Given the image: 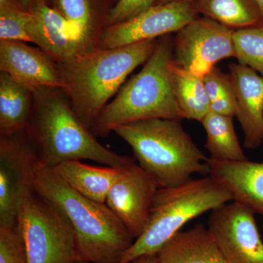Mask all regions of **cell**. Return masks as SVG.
<instances>
[{
  "label": "cell",
  "instance_id": "7402d4cb",
  "mask_svg": "<svg viewBox=\"0 0 263 263\" xmlns=\"http://www.w3.org/2000/svg\"><path fill=\"white\" fill-rule=\"evenodd\" d=\"M199 15L236 29L262 25L263 15L255 0H195Z\"/></svg>",
  "mask_w": 263,
  "mask_h": 263
},
{
  "label": "cell",
  "instance_id": "52a82bcc",
  "mask_svg": "<svg viewBox=\"0 0 263 263\" xmlns=\"http://www.w3.org/2000/svg\"><path fill=\"white\" fill-rule=\"evenodd\" d=\"M17 228L28 263H73L77 261L73 232L61 213L36 193L24 198Z\"/></svg>",
  "mask_w": 263,
  "mask_h": 263
},
{
  "label": "cell",
  "instance_id": "ac0fdd59",
  "mask_svg": "<svg viewBox=\"0 0 263 263\" xmlns=\"http://www.w3.org/2000/svg\"><path fill=\"white\" fill-rule=\"evenodd\" d=\"M157 256L158 263H227L212 233L202 224L178 232Z\"/></svg>",
  "mask_w": 263,
  "mask_h": 263
},
{
  "label": "cell",
  "instance_id": "484cf974",
  "mask_svg": "<svg viewBox=\"0 0 263 263\" xmlns=\"http://www.w3.org/2000/svg\"><path fill=\"white\" fill-rule=\"evenodd\" d=\"M31 16L18 0H0V41L31 43L27 32Z\"/></svg>",
  "mask_w": 263,
  "mask_h": 263
},
{
  "label": "cell",
  "instance_id": "603a6c76",
  "mask_svg": "<svg viewBox=\"0 0 263 263\" xmlns=\"http://www.w3.org/2000/svg\"><path fill=\"white\" fill-rule=\"evenodd\" d=\"M233 119L210 110L200 122L206 133L205 148L213 160L221 162L248 160L235 133Z\"/></svg>",
  "mask_w": 263,
  "mask_h": 263
},
{
  "label": "cell",
  "instance_id": "ffe728a7",
  "mask_svg": "<svg viewBox=\"0 0 263 263\" xmlns=\"http://www.w3.org/2000/svg\"><path fill=\"white\" fill-rule=\"evenodd\" d=\"M34 105L32 90L0 71V135L26 131Z\"/></svg>",
  "mask_w": 263,
  "mask_h": 263
},
{
  "label": "cell",
  "instance_id": "d6986e66",
  "mask_svg": "<svg viewBox=\"0 0 263 263\" xmlns=\"http://www.w3.org/2000/svg\"><path fill=\"white\" fill-rule=\"evenodd\" d=\"M122 168L91 165L81 160L67 161L53 167L59 176L75 191L101 203L106 202L109 191Z\"/></svg>",
  "mask_w": 263,
  "mask_h": 263
},
{
  "label": "cell",
  "instance_id": "836d02e7",
  "mask_svg": "<svg viewBox=\"0 0 263 263\" xmlns=\"http://www.w3.org/2000/svg\"><path fill=\"white\" fill-rule=\"evenodd\" d=\"M262 143H263V141H262Z\"/></svg>",
  "mask_w": 263,
  "mask_h": 263
},
{
  "label": "cell",
  "instance_id": "9a60e30c",
  "mask_svg": "<svg viewBox=\"0 0 263 263\" xmlns=\"http://www.w3.org/2000/svg\"><path fill=\"white\" fill-rule=\"evenodd\" d=\"M229 70L237 100L236 117L245 133V146L254 149L263 141V77L240 64H230Z\"/></svg>",
  "mask_w": 263,
  "mask_h": 263
},
{
  "label": "cell",
  "instance_id": "cb8c5ba5",
  "mask_svg": "<svg viewBox=\"0 0 263 263\" xmlns=\"http://www.w3.org/2000/svg\"><path fill=\"white\" fill-rule=\"evenodd\" d=\"M203 80L210 100V110L227 117H236V97L229 74L214 67L203 76Z\"/></svg>",
  "mask_w": 263,
  "mask_h": 263
},
{
  "label": "cell",
  "instance_id": "4fadbf2b",
  "mask_svg": "<svg viewBox=\"0 0 263 263\" xmlns=\"http://www.w3.org/2000/svg\"><path fill=\"white\" fill-rule=\"evenodd\" d=\"M0 71L33 91L64 88L60 64L41 48L23 41H0Z\"/></svg>",
  "mask_w": 263,
  "mask_h": 263
},
{
  "label": "cell",
  "instance_id": "8992f818",
  "mask_svg": "<svg viewBox=\"0 0 263 263\" xmlns=\"http://www.w3.org/2000/svg\"><path fill=\"white\" fill-rule=\"evenodd\" d=\"M232 201L229 192L209 175L180 186L159 188L143 233L133 242L120 263H131L147 254H157L185 224Z\"/></svg>",
  "mask_w": 263,
  "mask_h": 263
},
{
  "label": "cell",
  "instance_id": "44dd1931",
  "mask_svg": "<svg viewBox=\"0 0 263 263\" xmlns=\"http://www.w3.org/2000/svg\"><path fill=\"white\" fill-rule=\"evenodd\" d=\"M170 77L175 98L185 119L201 122L210 111V100L203 77L178 67L173 60Z\"/></svg>",
  "mask_w": 263,
  "mask_h": 263
},
{
  "label": "cell",
  "instance_id": "277c9868",
  "mask_svg": "<svg viewBox=\"0 0 263 263\" xmlns=\"http://www.w3.org/2000/svg\"><path fill=\"white\" fill-rule=\"evenodd\" d=\"M113 132L133 149L138 164L160 188L175 187L192 180L193 174H209L204 155L183 129L181 121L152 119L114 128Z\"/></svg>",
  "mask_w": 263,
  "mask_h": 263
},
{
  "label": "cell",
  "instance_id": "e0dca14e",
  "mask_svg": "<svg viewBox=\"0 0 263 263\" xmlns=\"http://www.w3.org/2000/svg\"><path fill=\"white\" fill-rule=\"evenodd\" d=\"M209 175L228 190L232 201L263 216V162H221L208 159Z\"/></svg>",
  "mask_w": 263,
  "mask_h": 263
},
{
  "label": "cell",
  "instance_id": "f1b7e54d",
  "mask_svg": "<svg viewBox=\"0 0 263 263\" xmlns=\"http://www.w3.org/2000/svg\"><path fill=\"white\" fill-rule=\"evenodd\" d=\"M131 263H158L157 254H147L134 259Z\"/></svg>",
  "mask_w": 263,
  "mask_h": 263
},
{
  "label": "cell",
  "instance_id": "f546056e",
  "mask_svg": "<svg viewBox=\"0 0 263 263\" xmlns=\"http://www.w3.org/2000/svg\"><path fill=\"white\" fill-rule=\"evenodd\" d=\"M21 4L23 5L26 9L30 11L31 9L33 8L35 3H37L38 0H18Z\"/></svg>",
  "mask_w": 263,
  "mask_h": 263
},
{
  "label": "cell",
  "instance_id": "9c48e42d",
  "mask_svg": "<svg viewBox=\"0 0 263 263\" xmlns=\"http://www.w3.org/2000/svg\"><path fill=\"white\" fill-rule=\"evenodd\" d=\"M233 29L206 18H197L176 32L173 42L175 65L203 77L218 62L235 57Z\"/></svg>",
  "mask_w": 263,
  "mask_h": 263
},
{
  "label": "cell",
  "instance_id": "6da1fadb",
  "mask_svg": "<svg viewBox=\"0 0 263 263\" xmlns=\"http://www.w3.org/2000/svg\"><path fill=\"white\" fill-rule=\"evenodd\" d=\"M34 190L56 208L70 224L77 261L120 263L134 242L127 228L108 205L70 187L53 167L38 163Z\"/></svg>",
  "mask_w": 263,
  "mask_h": 263
},
{
  "label": "cell",
  "instance_id": "83f0119b",
  "mask_svg": "<svg viewBox=\"0 0 263 263\" xmlns=\"http://www.w3.org/2000/svg\"><path fill=\"white\" fill-rule=\"evenodd\" d=\"M158 0H118L109 13L106 27L129 20L155 6Z\"/></svg>",
  "mask_w": 263,
  "mask_h": 263
},
{
  "label": "cell",
  "instance_id": "30bf717a",
  "mask_svg": "<svg viewBox=\"0 0 263 263\" xmlns=\"http://www.w3.org/2000/svg\"><path fill=\"white\" fill-rule=\"evenodd\" d=\"M254 214L235 201L212 211L208 229L227 263H263V241Z\"/></svg>",
  "mask_w": 263,
  "mask_h": 263
},
{
  "label": "cell",
  "instance_id": "4316f807",
  "mask_svg": "<svg viewBox=\"0 0 263 263\" xmlns=\"http://www.w3.org/2000/svg\"><path fill=\"white\" fill-rule=\"evenodd\" d=\"M0 263H28L17 226H0Z\"/></svg>",
  "mask_w": 263,
  "mask_h": 263
},
{
  "label": "cell",
  "instance_id": "7c38bea8",
  "mask_svg": "<svg viewBox=\"0 0 263 263\" xmlns=\"http://www.w3.org/2000/svg\"><path fill=\"white\" fill-rule=\"evenodd\" d=\"M159 187L154 178L136 162L121 169L105 204L135 240L143 233Z\"/></svg>",
  "mask_w": 263,
  "mask_h": 263
},
{
  "label": "cell",
  "instance_id": "3957f363",
  "mask_svg": "<svg viewBox=\"0 0 263 263\" xmlns=\"http://www.w3.org/2000/svg\"><path fill=\"white\" fill-rule=\"evenodd\" d=\"M157 41L98 48L68 63L60 64L64 91L88 129L91 130L103 109L125 84L128 76L148 61Z\"/></svg>",
  "mask_w": 263,
  "mask_h": 263
},
{
  "label": "cell",
  "instance_id": "7a4b0ae2",
  "mask_svg": "<svg viewBox=\"0 0 263 263\" xmlns=\"http://www.w3.org/2000/svg\"><path fill=\"white\" fill-rule=\"evenodd\" d=\"M33 92L34 105L26 133L41 163L53 168L67 161L90 160L121 168L134 162L97 140L78 117L63 89L42 88Z\"/></svg>",
  "mask_w": 263,
  "mask_h": 263
},
{
  "label": "cell",
  "instance_id": "ba28073f",
  "mask_svg": "<svg viewBox=\"0 0 263 263\" xmlns=\"http://www.w3.org/2000/svg\"><path fill=\"white\" fill-rule=\"evenodd\" d=\"M39 162L37 150L26 131L0 135V226H17L22 202L34 191Z\"/></svg>",
  "mask_w": 263,
  "mask_h": 263
},
{
  "label": "cell",
  "instance_id": "5bb4252c",
  "mask_svg": "<svg viewBox=\"0 0 263 263\" xmlns=\"http://www.w3.org/2000/svg\"><path fill=\"white\" fill-rule=\"evenodd\" d=\"M118 0H46L70 25L79 56L99 48L107 19Z\"/></svg>",
  "mask_w": 263,
  "mask_h": 263
},
{
  "label": "cell",
  "instance_id": "2e32d148",
  "mask_svg": "<svg viewBox=\"0 0 263 263\" xmlns=\"http://www.w3.org/2000/svg\"><path fill=\"white\" fill-rule=\"evenodd\" d=\"M30 11L32 16L27 32L31 43L59 64L68 63L79 57L70 25L46 0H38Z\"/></svg>",
  "mask_w": 263,
  "mask_h": 263
},
{
  "label": "cell",
  "instance_id": "8fae6325",
  "mask_svg": "<svg viewBox=\"0 0 263 263\" xmlns=\"http://www.w3.org/2000/svg\"><path fill=\"white\" fill-rule=\"evenodd\" d=\"M194 2L156 5L122 23L106 27L99 48L122 47L178 32L198 18Z\"/></svg>",
  "mask_w": 263,
  "mask_h": 263
},
{
  "label": "cell",
  "instance_id": "4dcf8cb0",
  "mask_svg": "<svg viewBox=\"0 0 263 263\" xmlns=\"http://www.w3.org/2000/svg\"><path fill=\"white\" fill-rule=\"evenodd\" d=\"M195 0H158L156 5H164L171 3H183V2H195Z\"/></svg>",
  "mask_w": 263,
  "mask_h": 263
},
{
  "label": "cell",
  "instance_id": "d6a6232c",
  "mask_svg": "<svg viewBox=\"0 0 263 263\" xmlns=\"http://www.w3.org/2000/svg\"><path fill=\"white\" fill-rule=\"evenodd\" d=\"M73 263H91V262H83V261H76V262H73Z\"/></svg>",
  "mask_w": 263,
  "mask_h": 263
},
{
  "label": "cell",
  "instance_id": "d4e9b609",
  "mask_svg": "<svg viewBox=\"0 0 263 263\" xmlns=\"http://www.w3.org/2000/svg\"><path fill=\"white\" fill-rule=\"evenodd\" d=\"M235 58L263 77V24L233 32Z\"/></svg>",
  "mask_w": 263,
  "mask_h": 263
},
{
  "label": "cell",
  "instance_id": "1f68e13d",
  "mask_svg": "<svg viewBox=\"0 0 263 263\" xmlns=\"http://www.w3.org/2000/svg\"><path fill=\"white\" fill-rule=\"evenodd\" d=\"M256 3H257V5L260 9L261 13L263 15V0H255Z\"/></svg>",
  "mask_w": 263,
  "mask_h": 263
},
{
  "label": "cell",
  "instance_id": "5b68a950",
  "mask_svg": "<svg viewBox=\"0 0 263 263\" xmlns=\"http://www.w3.org/2000/svg\"><path fill=\"white\" fill-rule=\"evenodd\" d=\"M170 34L161 37L142 70L118 91L102 110L91 128L96 137L108 136L114 128L152 119H185L171 86L170 66L173 60Z\"/></svg>",
  "mask_w": 263,
  "mask_h": 263
}]
</instances>
